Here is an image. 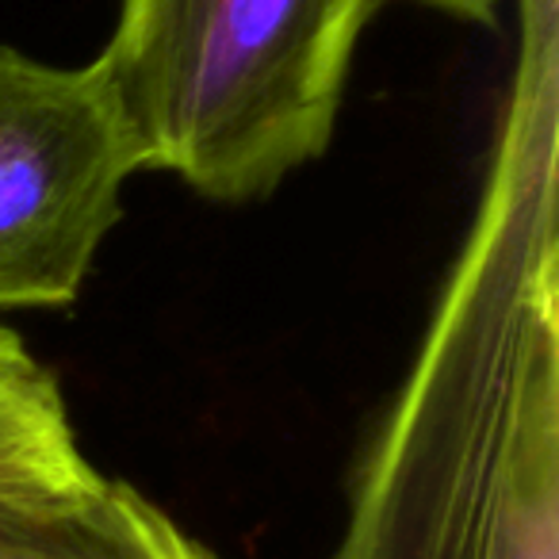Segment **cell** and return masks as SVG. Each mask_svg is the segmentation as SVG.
Returning a JSON list of instances; mask_svg holds the SVG:
<instances>
[{"mask_svg": "<svg viewBox=\"0 0 559 559\" xmlns=\"http://www.w3.org/2000/svg\"><path fill=\"white\" fill-rule=\"evenodd\" d=\"M139 169L100 66L70 70L0 47V311L81 296Z\"/></svg>", "mask_w": 559, "mask_h": 559, "instance_id": "cell-3", "label": "cell"}, {"mask_svg": "<svg viewBox=\"0 0 559 559\" xmlns=\"http://www.w3.org/2000/svg\"><path fill=\"white\" fill-rule=\"evenodd\" d=\"M93 475L58 380L0 326V498L70 490Z\"/></svg>", "mask_w": 559, "mask_h": 559, "instance_id": "cell-5", "label": "cell"}, {"mask_svg": "<svg viewBox=\"0 0 559 559\" xmlns=\"http://www.w3.org/2000/svg\"><path fill=\"white\" fill-rule=\"evenodd\" d=\"M383 4H421V9L444 12V16H456L483 27L495 24V12H498V0H376V9H383Z\"/></svg>", "mask_w": 559, "mask_h": 559, "instance_id": "cell-6", "label": "cell"}, {"mask_svg": "<svg viewBox=\"0 0 559 559\" xmlns=\"http://www.w3.org/2000/svg\"><path fill=\"white\" fill-rule=\"evenodd\" d=\"M376 0H123L96 66L139 142L218 203L322 157Z\"/></svg>", "mask_w": 559, "mask_h": 559, "instance_id": "cell-2", "label": "cell"}, {"mask_svg": "<svg viewBox=\"0 0 559 559\" xmlns=\"http://www.w3.org/2000/svg\"><path fill=\"white\" fill-rule=\"evenodd\" d=\"M0 559H218L131 483L0 498Z\"/></svg>", "mask_w": 559, "mask_h": 559, "instance_id": "cell-4", "label": "cell"}, {"mask_svg": "<svg viewBox=\"0 0 559 559\" xmlns=\"http://www.w3.org/2000/svg\"><path fill=\"white\" fill-rule=\"evenodd\" d=\"M559 0L518 62L475 230L326 559H559Z\"/></svg>", "mask_w": 559, "mask_h": 559, "instance_id": "cell-1", "label": "cell"}]
</instances>
